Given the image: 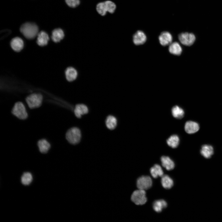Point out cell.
Masks as SVG:
<instances>
[{"mask_svg": "<svg viewBox=\"0 0 222 222\" xmlns=\"http://www.w3.org/2000/svg\"><path fill=\"white\" fill-rule=\"evenodd\" d=\"M20 31L26 38L31 39L38 35V28L35 23L27 22L22 25Z\"/></svg>", "mask_w": 222, "mask_h": 222, "instance_id": "1", "label": "cell"}, {"mask_svg": "<svg viewBox=\"0 0 222 222\" xmlns=\"http://www.w3.org/2000/svg\"><path fill=\"white\" fill-rule=\"evenodd\" d=\"M116 8L115 4L112 2L107 1L99 3L97 6L98 12L102 15L106 14L107 12L113 13Z\"/></svg>", "mask_w": 222, "mask_h": 222, "instance_id": "2", "label": "cell"}, {"mask_svg": "<svg viewBox=\"0 0 222 222\" xmlns=\"http://www.w3.org/2000/svg\"><path fill=\"white\" fill-rule=\"evenodd\" d=\"M66 138L68 141L72 144L78 143L81 138L80 130L76 127H73L69 129L66 135Z\"/></svg>", "mask_w": 222, "mask_h": 222, "instance_id": "3", "label": "cell"}, {"mask_svg": "<svg viewBox=\"0 0 222 222\" xmlns=\"http://www.w3.org/2000/svg\"><path fill=\"white\" fill-rule=\"evenodd\" d=\"M131 200L137 205H143L147 201L145 190L139 189L133 192L131 196Z\"/></svg>", "mask_w": 222, "mask_h": 222, "instance_id": "4", "label": "cell"}, {"mask_svg": "<svg viewBox=\"0 0 222 222\" xmlns=\"http://www.w3.org/2000/svg\"><path fill=\"white\" fill-rule=\"evenodd\" d=\"M42 96L39 94L34 93L28 96L26 99L29 107L31 109L39 107L42 102Z\"/></svg>", "mask_w": 222, "mask_h": 222, "instance_id": "5", "label": "cell"}, {"mask_svg": "<svg viewBox=\"0 0 222 222\" xmlns=\"http://www.w3.org/2000/svg\"><path fill=\"white\" fill-rule=\"evenodd\" d=\"M13 114L18 118L24 119L27 117V113L23 104L20 102L16 103L12 110Z\"/></svg>", "mask_w": 222, "mask_h": 222, "instance_id": "6", "label": "cell"}, {"mask_svg": "<svg viewBox=\"0 0 222 222\" xmlns=\"http://www.w3.org/2000/svg\"><path fill=\"white\" fill-rule=\"evenodd\" d=\"M152 183V179L150 176H142L137 179V186L139 189L145 190L150 188Z\"/></svg>", "mask_w": 222, "mask_h": 222, "instance_id": "7", "label": "cell"}, {"mask_svg": "<svg viewBox=\"0 0 222 222\" xmlns=\"http://www.w3.org/2000/svg\"><path fill=\"white\" fill-rule=\"evenodd\" d=\"M178 38L182 44L187 46L192 45L195 39V37L194 34L188 32L181 33L179 35Z\"/></svg>", "mask_w": 222, "mask_h": 222, "instance_id": "8", "label": "cell"}, {"mask_svg": "<svg viewBox=\"0 0 222 222\" xmlns=\"http://www.w3.org/2000/svg\"><path fill=\"white\" fill-rule=\"evenodd\" d=\"M160 44L163 46L170 45L172 42V37L169 32L164 31L162 32L158 37Z\"/></svg>", "mask_w": 222, "mask_h": 222, "instance_id": "9", "label": "cell"}, {"mask_svg": "<svg viewBox=\"0 0 222 222\" xmlns=\"http://www.w3.org/2000/svg\"><path fill=\"white\" fill-rule=\"evenodd\" d=\"M184 129L186 132L189 134H192L197 132L199 129V124L196 122L188 121L185 124Z\"/></svg>", "mask_w": 222, "mask_h": 222, "instance_id": "10", "label": "cell"}, {"mask_svg": "<svg viewBox=\"0 0 222 222\" xmlns=\"http://www.w3.org/2000/svg\"><path fill=\"white\" fill-rule=\"evenodd\" d=\"M146 40V37L145 34L141 31H138L134 35L133 41L136 45H140L144 44Z\"/></svg>", "mask_w": 222, "mask_h": 222, "instance_id": "11", "label": "cell"}, {"mask_svg": "<svg viewBox=\"0 0 222 222\" xmlns=\"http://www.w3.org/2000/svg\"><path fill=\"white\" fill-rule=\"evenodd\" d=\"M12 48L14 51L18 52L23 48L24 43L23 40L20 38L16 37L13 39L10 42Z\"/></svg>", "mask_w": 222, "mask_h": 222, "instance_id": "12", "label": "cell"}, {"mask_svg": "<svg viewBox=\"0 0 222 222\" xmlns=\"http://www.w3.org/2000/svg\"><path fill=\"white\" fill-rule=\"evenodd\" d=\"M200 153L204 158H210L214 153L213 148L211 145H203L201 147Z\"/></svg>", "mask_w": 222, "mask_h": 222, "instance_id": "13", "label": "cell"}, {"mask_svg": "<svg viewBox=\"0 0 222 222\" xmlns=\"http://www.w3.org/2000/svg\"><path fill=\"white\" fill-rule=\"evenodd\" d=\"M88 111L87 106L83 104L77 105L74 110L75 116L78 118H80L82 115L87 114Z\"/></svg>", "mask_w": 222, "mask_h": 222, "instance_id": "14", "label": "cell"}, {"mask_svg": "<svg viewBox=\"0 0 222 222\" xmlns=\"http://www.w3.org/2000/svg\"><path fill=\"white\" fill-rule=\"evenodd\" d=\"M65 75L67 80L69 81H72L76 79L78 72L77 70L72 67H69L66 70Z\"/></svg>", "mask_w": 222, "mask_h": 222, "instance_id": "15", "label": "cell"}, {"mask_svg": "<svg viewBox=\"0 0 222 222\" xmlns=\"http://www.w3.org/2000/svg\"><path fill=\"white\" fill-rule=\"evenodd\" d=\"M37 43L40 46H43L46 45L49 39L47 34L45 31H42L38 34Z\"/></svg>", "mask_w": 222, "mask_h": 222, "instance_id": "16", "label": "cell"}, {"mask_svg": "<svg viewBox=\"0 0 222 222\" xmlns=\"http://www.w3.org/2000/svg\"><path fill=\"white\" fill-rule=\"evenodd\" d=\"M162 166L167 170L173 169L175 167L174 162L168 157L162 156L161 158Z\"/></svg>", "mask_w": 222, "mask_h": 222, "instance_id": "17", "label": "cell"}, {"mask_svg": "<svg viewBox=\"0 0 222 222\" xmlns=\"http://www.w3.org/2000/svg\"><path fill=\"white\" fill-rule=\"evenodd\" d=\"M168 49L171 53L177 56L180 55L182 51L181 46L177 42L171 43L169 45Z\"/></svg>", "mask_w": 222, "mask_h": 222, "instance_id": "18", "label": "cell"}, {"mask_svg": "<svg viewBox=\"0 0 222 222\" xmlns=\"http://www.w3.org/2000/svg\"><path fill=\"white\" fill-rule=\"evenodd\" d=\"M64 37V33L60 28L56 29L52 31L51 39L55 42H58L62 40Z\"/></svg>", "mask_w": 222, "mask_h": 222, "instance_id": "19", "label": "cell"}, {"mask_svg": "<svg viewBox=\"0 0 222 222\" xmlns=\"http://www.w3.org/2000/svg\"><path fill=\"white\" fill-rule=\"evenodd\" d=\"M167 204L163 199H159L155 200L153 203V208L157 212H161L162 210L166 207Z\"/></svg>", "mask_w": 222, "mask_h": 222, "instance_id": "20", "label": "cell"}, {"mask_svg": "<svg viewBox=\"0 0 222 222\" xmlns=\"http://www.w3.org/2000/svg\"><path fill=\"white\" fill-rule=\"evenodd\" d=\"M150 172L154 178H156L158 177H162L163 175V172L162 168L158 164H155L154 166L150 169Z\"/></svg>", "mask_w": 222, "mask_h": 222, "instance_id": "21", "label": "cell"}, {"mask_svg": "<svg viewBox=\"0 0 222 222\" xmlns=\"http://www.w3.org/2000/svg\"><path fill=\"white\" fill-rule=\"evenodd\" d=\"M161 182L162 187L166 189H170L173 185V180L167 175L162 176Z\"/></svg>", "mask_w": 222, "mask_h": 222, "instance_id": "22", "label": "cell"}, {"mask_svg": "<svg viewBox=\"0 0 222 222\" xmlns=\"http://www.w3.org/2000/svg\"><path fill=\"white\" fill-rule=\"evenodd\" d=\"M38 145L40 151L43 153H46L50 147L49 143L44 139L39 140L38 142Z\"/></svg>", "mask_w": 222, "mask_h": 222, "instance_id": "23", "label": "cell"}, {"mask_svg": "<svg viewBox=\"0 0 222 222\" xmlns=\"http://www.w3.org/2000/svg\"><path fill=\"white\" fill-rule=\"evenodd\" d=\"M117 123V120L114 116L109 115L108 116L105 121L106 125L108 128L113 130L116 127Z\"/></svg>", "mask_w": 222, "mask_h": 222, "instance_id": "24", "label": "cell"}, {"mask_svg": "<svg viewBox=\"0 0 222 222\" xmlns=\"http://www.w3.org/2000/svg\"><path fill=\"white\" fill-rule=\"evenodd\" d=\"M173 116L177 119H181L183 117L184 114L183 110L178 106H174L171 110Z\"/></svg>", "mask_w": 222, "mask_h": 222, "instance_id": "25", "label": "cell"}, {"mask_svg": "<svg viewBox=\"0 0 222 222\" xmlns=\"http://www.w3.org/2000/svg\"><path fill=\"white\" fill-rule=\"evenodd\" d=\"M166 142L169 146L172 148H175L179 143V138L177 135H172L167 139Z\"/></svg>", "mask_w": 222, "mask_h": 222, "instance_id": "26", "label": "cell"}, {"mask_svg": "<svg viewBox=\"0 0 222 222\" xmlns=\"http://www.w3.org/2000/svg\"><path fill=\"white\" fill-rule=\"evenodd\" d=\"M33 177L32 174L29 172H24L21 177V182L24 185H28L32 182Z\"/></svg>", "mask_w": 222, "mask_h": 222, "instance_id": "27", "label": "cell"}, {"mask_svg": "<svg viewBox=\"0 0 222 222\" xmlns=\"http://www.w3.org/2000/svg\"><path fill=\"white\" fill-rule=\"evenodd\" d=\"M67 4L70 7H75L80 4V0H65Z\"/></svg>", "mask_w": 222, "mask_h": 222, "instance_id": "28", "label": "cell"}]
</instances>
